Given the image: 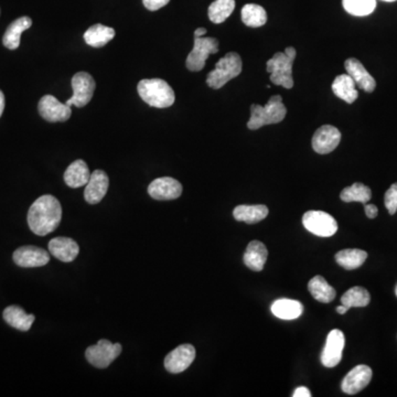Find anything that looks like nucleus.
Returning <instances> with one entry per match:
<instances>
[{"label":"nucleus","instance_id":"c85d7f7f","mask_svg":"<svg viewBox=\"0 0 397 397\" xmlns=\"http://www.w3.org/2000/svg\"><path fill=\"white\" fill-rule=\"evenodd\" d=\"M368 259V253L362 250H342L335 254V261L343 268L356 269L364 264V261Z\"/></svg>","mask_w":397,"mask_h":397},{"label":"nucleus","instance_id":"bb28decb","mask_svg":"<svg viewBox=\"0 0 397 397\" xmlns=\"http://www.w3.org/2000/svg\"><path fill=\"white\" fill-rule=\"evenodd\" d=\"M115 37V30L110 27L97 24L89 27L84 34V40L89 47L102 48Z\"/></svg>","mask_w":397,"mask_h":397},{"label":"nucleus","instance_id":"412c9836","mask_svg":"<svg viewBox=\"0 0 397 397\" xmlns=\"http://www.w3.org/2000/svg\"><path fill=\"white\" fill-rule=\"evenodd\" d=\"M91 178L89 167L83 160L79 159L72 162L64 173V181L70 188H81L87 186Z\"/></svg>","mask_w":397,"mask_h":397},{"label":"nucleus","instance_id":"b1692460","mask_svg":"<svg viewBox=\"0 0 397 397\" xmlns=\"http://www.w3.org/2000/svg\"><path fill=\"white\" fill-rule=\"evenodd\" d=\"M268 215V208L263 204L257 205H238L233 211V217L238 222H245L247 224H255L266 219Z\"/></svg>","mask_w":397,"mask_h":397},{"label":"nucleus","instance_id":"4c0bfd02","mask_svg":"<svg viewBox=\"0 0 397 397\" xmlns=\"http://www.w3.org/2000/svg\"><path fill=\"white\" fill-rule=\"evenodd\" d=\"M293 397H311V393L307 387H297L293 393Z\"/></svg>","mask_w":397,"mask_h":397},{"label":"nucleus","instance_id":"5701e85b","mask_svg":"<svg viewBox=\"0 0 397 397\" xmlns=\"http://www.w3.org/2000/svg\"><path fill=\"white\" fill-rule=\"evenodd\" d=\"M272 312L282 320H295L303 315V306L301 301L282 298L272 305Z\"/></svg>","mask_w":397,"mask_h":397},{"label":"nucleus","instance_id":"ea45409f","mask_svg":"<svg viewBox=\"0 0 397 397\" xmlns=\"http://www.w3.org/2000/svg\"><path fill=\"white\" fill-rule=\"evenodd\" d=\"M205 34H207V29H204V28H198V29L194 31V38L204 37Z\"/></svg>","mask_w":397,"mask_h":397},{"label":"nucleus","instance_id":"cd10ccee","mask_svg":"<svg viewBox=\"0 0 397 397\" xmlns=\"http://www.w3.org/2000/svg\"><path fill=\"white\" fill-rule=\"evenodd\" d=\"M308 289L312 297L319 303H329L335 299L337 291L335 288L328 284L322 276H315L309 282Z\"/></svg>","mask_w":397,"mask_h":397},{"label":"nucleus","instance_id":"393cba45","mask_svg":"<svg viewBox=\"0 0 397 397\" xmlns=\"http://www.w3.org/2000/svg\"><path fill=\"white\" fill-rule=\"evenodd\" d=\"M356 85V82L353 81L349 74H341L337 76L332 83V92L335 93V96L343 99L347 104H352L359 96Z\"/></svg>","mask_w":397,"mask_h":397},{"label":"nucleus","instance_id":"72a5a7b5","mask_svg":"<svg viewBox=\"0 0 397 397\" xmlns=\"http://www.w3.org/2000/svg\"><path fill=\"white\" fill-rule=\"evenodd\" d=\"M343 8L352 16L371 15L377 8V0H342Z\"/></svg>","mask_w":397,"mask_h":397},{"label":"nucleus","instance_id":"58836bf2","mask_svg":"<svg viewBox=\"0 0 397 397\" xmlns=\"http://www.w3.org/2000/svg\"><path fill=\"white\" fill-rule=\"evenodd\" d=\"M3 110H5V95L0 91V117L3 115Z\"/></svg>","mask_w":397,"mask_h":397},{"label":"nucleus","instance_id":"7ed1b4c3","mask_svg":"<svg viewBox=\"0 0 397 397\" xmlns=\"http://www.w3.org/2000/svg\"><path fill=\"white\" fill-rule=\"evenodd\" d=\"M287 108L282 103L280 95H274L268 99L265 106L253 104L251 106V118L247 127L252 131L261 129L265 125L280 123L286 117Z\"/></svg>","mask_w":397,"mask_h":397},{"label":"nucleus","instance_id":"4468645a","mask_svg":"<svg viewBox=\"0 0 397 397\" xmlns=\"http://www.w3.org/2000/svg\"><path fill=\"white\" fill-rule=\"evenodd\" d=\"M372 375H373V372L370 366H364V364L356 366L345 375L342 384H341V389L347 394H356L368 387V383L371 382Z\"/></svg>","mask_w":397,"mask_h":397},{"label":"nucleus","instance_id":"6e6552de","mask_svg":"<svg viewBox=\"0 0 397 397\" xmlns=\"http://www.w3.org/2000/svg\"><path fill=\"white\" fill-rule=\"evenodd\" d=\"M303 224L309 232L320 238H330L338 231L335 217L324 211H308L303 215Z\"/></svg>","mask_w":397,"mask_h":397},{"label":"nucleus","instance_id":"2eb2a0df","mask_svg":"<svg viewBox=\"0 0 397 397\" xmlns=\"http://www.w3.org/2000/svg\"><path fill=\"white\" fill-rule=\"evenodd\" d=\"M148 194L154 200H160V201L175 200L182 194V186L175 179L162 177V178L156 179L149 185Z\"/></svg>","mask_w":397,"mask_h":397},{"label":"nucleus","instance_id":"aec40b11","mask_svg":"<svg viewBox=\"0 0 397 397\" xmlns=\"http://www.w3.org/2000/svg\"><path fill=\"white\" fill-rule=\"evenodd\" d=\"M267 257L266 246L259 240H252L244 253V264L254 272H261L266 264Z\"/></svg>","mask_w":397,"mask_h":397},{"label":"nucleus","instance_id":"f8f14e48","mask_svg":"<svg viewBox=\"0 0 397 397\" xmlns=\"http://www.w3.org/2000/svg\"><path fill=\"white\" fill-rule=\"evenodd\" d=\"M196 359V349L194 345H182L175 347V350L165 358V368L168 372L179 374L186 371Z\"/></svg>","mask_w":397,"mask_h":397},{"label":"nucleus","instance_id":"f03ea898","mask_svg":"<svg viewBox=\"0 0 397 397\" xmlns=\"http://www.w3.org/2000/svg\"><path fill=\"white\" fill-rule=\"evenodd\" d=\"M297 51L295 48H286L285 52H277L266 63V70L270 73V82L274 85L293 89V64Z\"/></svg>","mask_w":397,"mask_h":397},{"label":"nucleus","instance_id":"1a4fd4ad","mask_svg":"<svg viewBox=\"0 0 397 397\" xmlns=\"http://www.w3.org/2000/svg\"><path fill=\"white\" fill-rule=\"evenodd\" d=\"M95 87L96 84L91 74L87 72L76 73L72 78L73 96L68 99L66 104L68 106L75 105L78 108H84L91 102L92 97L94 95Z\"/></svg>","mask_w":397,"mask_h":397},{"label":"nucleus","instance_id":"c756f323","mask_svg":"<svg viewBox=\"0 0 397 397\" xmlns=\"http://www.w3.org/2000/svg\"><path fill=\"white\" fill-rule=\"evenodd\" d=\"M242 21L251 28H259L267 22V13L261 6L247 3L242 9Z\"/></svg>","mask_w":397,"mask_h":397},{"label":"nucleus","instance_id":"37998d69","mask_svg":"<svg viewBox=\"0 0 397 397\" xmlns=\"http://www.w3.org/2000/svg\"><path fill=\"white\" fill-rule=\"evenodd\" d=\"M395 293H396V296H397V286H396V290H395Z\"/></svg>","mask_w":397,"mask_h":397},{"label":"nucleus","instance_id":"39448f33","mask_svg":"<svg viewBox=\"0 0 397 397\" xmlns=\"http://www.w3.org/2000/svg\"><path fill=\"white\" fill-rule=\"evenodd\" d=\"M242 68H243V64H242V59L238 53L230 52L225 55L217 63L215 70L211 71L208 75V85L211 89H221L231 80L240 75Z\"/></svg>","mask_w":397,"mask_h":397},{"label":"nucleus","instance_id":"dca6fc26","mask_svg":"<svg viewBox=\"0 0 397 397\" xmlns=\"http://www.w3.org/2000/svg\"><path fill=\"white\" fill-rule=\"evenodd\" d=\"M49 261V253L37 246H22L13 253V261L24 268L45 266Z\"/></svg>","mask_w":397,"mask_h":397},{"label":"nucleus","instance_id":"a19ab883","mask_svg":"<svg viewBox=\"0 0 397 397\" xmlns=\"http://www.w3.org/2000/svg\"><path fill=\"white\" fill-rule=\"evenodd\" d=\"M337 311L338 314L345 315L347 314V311H349V308H347V307L343 306V305H341V306L337 307Z\"/></svg>","mask_w":397,"mask_h":397},{"label":"nucleus","instance_id":"a878e982","mask_svg":"<svg viewBox=\"0 0 397 397\" xmlns=\"http://www.w3.org/2000/svg\"><path fill=\"white\" fill-rule=\"evenodd\" d=\"M5 322L20 331H28L31 328L36 317L34 315L26 314L24 309L18 306H9L3 310Z\"/></svg>","mask_w":397,"mask_h":397},{"label":"nucleus","instance_id":"f3484780","mask_svg":"<svg viewBox=\"0 0 397 397\" xmlns=\"http://www.w3.org/2000/svg\"><path fill=\"white\" fill-rule=\"evenodd\" d=\"M108 175L103 170H95L94 173H91V178L84 190L85 201L89 204L99 203L108 194Z\"/></svg>","mask_w":397,"mask_h":397},{"label":"nucleus","instance_id":"ddd939ff","mask_svg":"<svg viewBox=\"0 0 397 397\" xmlns=\"http://www.w3.org/2000/svg\"><path fill=\"white\" fill-rule=\"evenodd\" d=\"M341 133L335 126L324 125L317 129L312 137V148L320 154L333 152L339 146Z\"/></svg>","mask_w":397,"mask_h":397},{"label":"nucleus","instance_id":"4be33fe9","mask_svg":"<svg viewBox=\"0 0 397 397\" xmlns=\"http://www.w3.org/2000/svg\"><path fill=\"white\" fill-rule=\"evenodd\" d=\"M32 26V20L29 17H20L11 22L10 26L3 34V43L9 50L18 49L20 45L21 34L29 29Z\"/></svg>","mask_w":397,"mask_h":397},{"label":"nucleus","instance_id":"c9c22d12","mask_svg":"<svg viewBox=\"0 0 397 397\" xmlns=\"http://www.w3.org/2000/svg\"><path fill=\"white\" fill-rule=\"evenodd\" d=\"M170 0H143L145 7L148 10L156 11L158 9L165 7L166 5L169 3Z\"/></svg>","mask_w":397,"mask_h":397},{"label":"nucleus","instance_id":"7c9ffc66","mask_svg":"<svg viewBox=\"0 0 397 397\" xmlns=\"http://www.w3.org/2000/svg\"><path fill=\"white\" fill-rule=\"evenodd\" d=\"M371 301V296L366 288L356 286L350 288L347 293L341 297V303L347 308H359L366 307Z\"/></svg>","mask_w":397,"mask_h":397},{"label":"nucleus","instance_id":"473e14b6","mask_svg":"<svg viewBox=\"0 0 397 397\" xmlns=\"http://www.w3.org/2000/svg\"><path fill=\"white\" fill-rule=\"evenodd\" d=\"M236 0H215L209 7V18L213 24H222L232 15Z\"/></svg>","mask_w":397,"mask_h":397},{"label":"nucleus","instance_id":"a211bd4d","mask_svg":"<svg viewBox=\"0 0 397 397\" xmlns=\"http://www.w3.org/2000/svg\"><path fill=\"white\" fill-rule=\"evenodd\" d=\"M345 66L347 74L352 78L353 81L356 82L361 89L368 93H372L375 89L377 82L360 61L354 58L347 59L345 62Z\"/></svg>","mask_w":397,"mask_h":397},{"label":"nucleus","instance_id":"2f4dec72","mask_svg":"<svg viewBox=\"0 0 397 397\" xmlns=\"http://www.w3.org/2000/svg\"><path fill=\"white\" fill-rule=\"evenodd\" d=\"M340 198L345 202H361L368 203L372 198L371 189L363 183H353L352 186L343 189Z\"/></svg>","mask_w":397,"mask_h":397},{"label":"nucleus","instance_id":"20e7f679","mask_svg":"<svg viewBox=\"0 0 397 397\" xmlns=\"http://www.w3.org/2000/svg\"><path fill=\"white\" fill-rule=\"evenodd\" d=\"M141 99L152 108H167L175 103V92L161 79L141 80L138 83Z\"/></svg>","mask_w":397,"mask_h":397},{"label":"nucleus","instance_id":"9b49d317","mask_svg":"<svg viewBox=\"0 0 397 397\" xmlns=\"http://www.w3.org/2000/svg\"><path fill=\"white\" fill-rule=\"evenodd\" d=\"M40 115L50 123L57 122H66L71 117L72 110L71 106L66 103H61L57 97L52 95H45L40 99L39 106Z\"/></svg>","mask_w":397,"mask_h":397},{"label":"nucleus","instance_id":"6ab92c4d","mask_svg":"<svg viewBox=\"0 0 397 397\" xmlns=\"http://www.w3.org/2000/svg\"><path fill=\"white\" fill-rule=\"evenodd\" d=\"M49 252L59 261L70 263L79 255L80 247L72 238L59 236L50 240Z\"/></svg>","mask_w":397,"mask_h":397},{"label":"nucleus","instance_id":"e433bc0d","mask_svg":"<svg viewBox=\"0 0 397 397\" xmlns=\"http://www.w3.org/2000/svg\"><path fill=\"white\" fill-rule=\"evenodd\" d=\"M364 210H366V215L368 219H375L377 217V213H379V210H377V205H374V204H366V207H364Z\"/></svg>","mask_w":397,"mask_h":397},{"label":"nucleus","instance_id":"9d476101","mask_svg":"<svg viewBox=\"0 0 397 397\" xmlns=\"http://www.w3.org/2000/svg\"><path fill=\"white\" fill-rule=\"evenodd\" d=\"M345 345V337L339 329H333L329 332L322 353V366L326 368H335L342 359L343 349Z\"/></svg>","mask_w":397,"mask_h":397},{"label":"nucleus","instance_id":"f257e3e1","mask_svg":"<svg viewBox=\"0 0 397 397\" xmlns=\"http://www.w3.org/2000/svg\"><path fill=\"white\" fill-rule=\"evenodd\" d=\"M62 219V207L55 196L45 194L34 202L28 212L30 230L39 236H45L58 229Z\"/></svg>","mask_w":397,"mask_h":397},{"label":"nucleus","instance_id":"f704fd0d","mask_svg":"<svg viewBox=\"0 0 397 397\" xmlns=\"http://www.w3.org/2000/svg\"><path fill=\"white\" fill-rule=\"evenodd\" d=\"M385 207L389 215H394L397 211V182L389 187L384 196Z\"/></svg>","mask_w":397,"mask_h":397},{"label":"nucleus","instance_id":"423d86ee","mask_svg":"<svg viewBox=\"0 0 397 397\" xmlns=\"http://www.w3.org/2000/svg\"><path fill=\"white\" fill-rule=\"evenodd\" d=\"M123 347L120 343H112L106 339L99 340L95 345H91L85 351V356L92 366L106 368L116 360Z\"/></svg>","mask_w":397,"mask_h":397},{"label":"nucleus","instance_id":"0eeeda50","mask_svg":"<svg viewBox=\"0 0 397 397\" xmlns=\"http://www.w3.org/2000/svg\"><path fill=\"white\" fill-rule=\"evenodd\" d=\"M217 52H219V41L215 38H194V49L187 58V68L192 72L203 70L210 55Z\"/></svg>","mask_w":397,"mask_h":397},{"label":"nucleus","instance_id":"79ce46f5","mask_svg":"<svg viewBox=\"0 0 397 397\" xmlns=\"http://www.w3.org/2000/svg\"><path fill=\"white\" fill-rule=\"evenodd\" d=\"M383 1H387V3H393V1H396V0H383Z\"/></svg>","mask_w":397,"mask_h":397}]
</instances>
